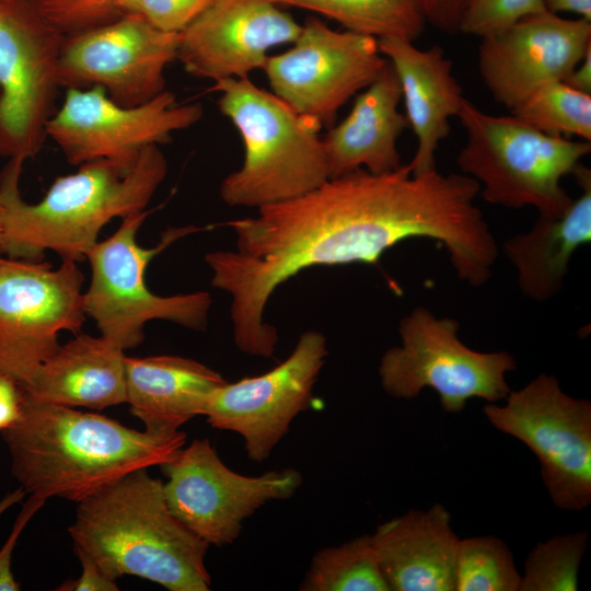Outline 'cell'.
<instances>
[{
	"mask_svg": "<svg viewBox=\"0 0 591 591\" xmlns=\"http://www.w3.org/2000/svg\"><path fill=\"white\" fill-rule=\"evenodd\" d=\"M257 209L254 217L228 222L234 251L210 252L205 260L211 285L232 299L236 347L263 358L271 357L278 343L264 310L282 282L312 266L376 265L404 240L436 239L442 224L433 190L406 165L383 174L358 169Z\"/></svg>",
	"mask_w": 591,
	"mask_h": 591,
	"instance_id": "obj_1",
	"label": "cell"
},
{
	"mask_svg": "<svg viewBox=\"0 0 591 591\" xmlns=\"http://www.w3.org/2000/svg\"><path fill=\"white\" fill-rule=\"evenodd\" d=\"M21 396L20 416L2 433L14 477L45 500L80 502L132 471L160 466L186 442L181 430L138 431L100 414Z\"/></svg>",
	"mask_w": 591,
	"mask_h": 591,
	"instance_id": "obj_2",
	"label": "cell"
},
{
	"mask_svg": "<svg viewBox=\"0 0 591 591\" xmlns=\"http://www.w3.org/2000/svg\"><path fill=\"white\" fill-rule=\"evenodd\" d=\"M24 160L11 158L0 173L3 219L0 253L42 259L46 251L61 260L81 262L114 218L146 210L167 172L159 146L146 148L130 164L97 160L57 177L37 204L21 197Z\"/></svg>",
	"mask_w": 591,
	"mask_h": 591,
	"instance_id": "obj_3",
	"label": "cell"
},
{
	"mask_svg": "<svg viewBox=\"0 0 591 591\" xmlns=\"http://www.w3.org/2000/svg\"><path fill=\"white\" fill-rule=\"evenodd\" d=\"M68 532L113 579L125 575L170 591H208L209 544L170 510L163 483L139 468L78 502Z\"/></svg>",
	"mask_w": 591,
	"mask_h": 591,
	"instance_id": "obj_4",
	"label": "cell"
},
{
	"mask_svg": "<svg viewBox=\"0 0 591 591\" xmlns=\"http://www.w3.org/2000/svg\"><path fill=\"white\" fill-rule=\"evenodd\" d=\"M218 105L239 130L242 166L221 183L222 200L255 207L303 195L329 178L318 121L296 113L282 100L247 77L216 81Z\"/></svg>",
	"mask_w": 591,
	"mask_h": 591,
	"instance_id": "obj_5",
	"label": "cell"
},
{
	"mask_svg": "<svg viewBox=\"0 0 591 591\" xmlns=\"http://www.w3.org/2000/svg\"><path fill=\"white\" fill-rule=\"evenodd\" d=\"M457 116L467 138L456 163L487 202L533 207L540 216H557L569 206L560 182L590 153V141L547 135L513 115L487 114L466 99Z\"/></svg>",
	"mask_w": 591,
	"mask_h": 591,
	"instance_id": "obj_6",
	"label": "cell"
},
{
	"mask_svg": "<svg viewBox=\"0 0 591 591\" xmlns=\"http://www.w3.org/2000/svg\"><path fill=\"white\" fill-rule=\"evenodd\" d=\"M149 213L143 210L121 218L119 228L97 241L85 257L91 280L83 292L84 312L94 320L101 336L124 351L144 340V325L152 320L205 331L212 302L206 291L159 296L148 288L146 271L151 259L173 242L202 230L172 227L154 247H142L137 233Z\"/></svg>",
	"mask_w": 591,
	"mask_h": 591,
	"instance_id": "obj_7",
	"label": "cell"
},
{
	"mask_svg": "<svg viewBox=\"0 0 591 591\" xmlns=\"http://www.w3.org/2000/svg\"><path fill=\"white\" fill-rule=\"evenodd\" d=\"M460 323L415 308L398 324L401 344L381 357L379 375L385 393L412 399L432 389L445 413L457 414L471 398L498 403L509 394L506 374L518 368L506 350L482 352L463 344Z\"/></svg>",
	"mask_w": 591,
	"mask_h": 591,
	"instance_id": "obj_8",
	"label": "cell"
},
{
	"mask_svg": "<svg viewBox=\"0 0 591 591\" xmlns=\"http://www.w3.org/2000/svg\"><path fill=\"white\" fill-rule=\"evenodd\" d=\"M503 404L483 413L498 431L525 444L540 463L553 505L581 511L591 503V403L567 394L558 379L542 372L510 391Z\"/></svg>",
	"mask_w": 591,
	"mask_h": 591,
	"instance_id": "obj_9",
	"label": "cell"
},
{
	"mask_svg": "<svg viewBox=\"0 0 591 591\" xmlns=\"http://www.w3.org/2000/svg\"><path fill=\"white\" fill-rule=\"evenodd\" d=\"M83 282L77 262L61 260L54 268L0 253L1 372L28 383L59 348V333H79L86 320Z\"/></svg>",
	"mask_w": 591,
	"mask_h": 591,
	"instance_id": "obj_10",
	"label": "cell"
},
{
	"mask_svg": "<svg viewBox=\"0 0 591 591\" xmlns=\"http://www.w3.org/2000/svg\"><path fill=\"white\" fill-rule=\"evenodd\" d=\"M173 514L209 545L232 544L245 519L273 500L292 497L302 484L294 468L246 476L229 468L208 439L179 448L160 465Z\"/></svg>",
	"mask_w": 591,
	"mask_h": 591,
	"instance_id": "obj_11",
	"label": "cell"
},
{
	"mask_svg": "<svg viewBox=\"0 0 591 591\" xmlns=\"http://www.w3.org/2000/svg\"><path fill=\"white\" fill-rule=\"evenodd\" d=\"M65 40L26 0H0V155L35 157L60 88Z\"/></svg>",
	"mask_w": 591,
	"mask_h": 591,
	"instance_id": "obj_12",
	"label": "cell"
},
{
	"mask_svg": "<svg viewBox=\"0 0 591 591\" xmlns=\"http://www.w3.org/2000/svg\"><path fill=\"white\" fill-rule=\"evenodd\" d=\"M387 62L376 38L335 31L311 18L291 48L268 56L262 69L277 97L296 113L329 126L338 109L370 85Z\"/></svg>",
	"mask_w": 591,
	"mask_h": 591,
	"instance_id": "obj_13",
	"label": "cell"
},
{
	"mask_svg": "<svg viewBox=\"0 0 591 591\" xmlns=\"http://www.w3.org/2000/svg\"><path fill=\"white\" fill-rule=\"evenodd\" d=\"M202 114L200 103L177 104L169 90L126 107L102 88L66 89L46 134L72 165L97 160L130 164L146 148L169 143L174 132L197 124Z\"/></svg>",
	"mask_w": 591,
	"mask_h": 591,
	"instance_id": "obj_14",
	"label": "cell"
},
{
	"mask_svg": "<svg viewBox=\"0 0 591 591\" xmlns=\"http://www.w3.org/2000/svg\"><path fill=\"white\" fill-rule=\"evenodd\" d=\"M178 33L138 13L65 36L58 82L65 89L102 88L118 105L147 103L165 91V69L176 59Z\"/></svg>",
	"mask_w": 591,
	"mask_h": 591,
	"instance_id": "obj_15",
	"label": "cell"
},
{
	"mask_svg": "<svg viewBox=\"0 0 591 591\" xmlns=\"http://www.w3.org/2000/svg\"><path fill=\"white\" fill-rule=\"evenodd\" d=\"M327 354L322 333H302L289 357L270 371L216 389L204 416L211 427L241 436L248 459L266 460L292 420L310 407Z\"/></svg>",
	"mask_w": 591,
	"mask_h": 591,
	"instance_id": "obj_16",
	"label": "cell"
},
{
	"mask_svg": "<svg viewBox=\"0 0 591 591\" xmlns=\"http://www.w3.org/2000/svg\"><path fill=\"white\" fill-rule=\"evenodd\" d=\"M590 49V21L545 10L482 37L478 67L494 99L511 111L542 85L564 81Z\"/></svg>",
	"mask_w": 591,
	"mask_h": 591,
	"instance_id": "obj_17",
	"label": "cell"
},
{
	"mask_svg": "<svg viewBox=\"0 0 591 591\" xmlns=\"http://www.w3.org/2000/svg\"><path fill=\"white\" fill-rule=\"evenodd\" d=\"M301 27L274 0H213L178 33L176 59L197 78H244L263 68L270 48L292 44Z\"/></svg>",
	"mask_w": 591,
	"mask_h": 591,
	"instance_id": "obj_18",
	"label": "cell"
},
{
	"mask_svg": "<svg viewBox=\"0 0 591 591\" xmlns=\"http://www.w3.org/2000/svg\"><path fill=\"white\" fill-rule=\"evenodd\" d=\"M370 536L391 591H454L460 537L445 506L410 509L378 525Z\"/></svg>",
	"mask_w": 591,
	"mask_h": 591,
	"instance_id": "obj_19",
	"label": "cell"
},
{
	"mask_svg": "<svg viewBox=\"0 0 591 591\" xmlns=\"http://www.w3.org/2000/svg\"><path fill=\"white\" fill-rule=\"evenodd\" d=\"M381 54L396 72L406 118L417 138L408 163L413 175L436 171V150L449 136L450 118L457 116L464 101L452 74V62L439 46L419 49L401 38L378 39Z\"/></svg>",
	"mask_w": 591,
	"mask_h": 591,
	"instance_id": "obj_20",
	"label": "cell"
},
{
	"mask_svg": "<svg viewBox=\"0 0 591 591\" xmlns=\"http://www.w3.org/2000/svg\"><path fill=\"white\" fill-rule=\"evenodd\" d=\"M401 101L398 77L387 62L382 73L357 96L346 118L322 137L329 178L358 169L383 174L402 166L397 139L408 121L398 109Z\"/></svg>",
	"mask_w": 591,
	"mask_h": 591,
	"instance_id": "obj_21",
	"label": "cell"
},
{
	"mask_svg": "<svg viewBox=\"0 0 591 591\" xmlns=\"http://www.w3.org/2000/svg\"><path fill=\"white\" fill-rule=\"evenodd\" d=\"M572 175L580 196L560 215L540 216L528 232L502 245L520 290L533 301H546L560 291L573 253L591 242V172L580 163Z\"/></svg>",
	"mask_w": 591,
	"mask_h": 591,
	"instance_id": "obj_22",
	"label": "cell"
},
{
	"mask_svg": "<svg viewBox=\"0 0 591 591\" xmlns=\"http://www.w3.org/2000/svg\"><path fill=\"white\" fill-rule=\"evenodd\" d=\"M126 356L104 337L78 334L37 369L28 398L67 407L104 409L126 403Z\"/></svg>",
	"mask_w": 591,
	"mask_h": 591,
	"instance_id": "obj_23",
	"label": "cell"
},
{
	"mask_svg": "<svg viewBox=\"0 0 591 591\" xmlns=\"http://www.w3.org/2000/svg\"><path fill=\"white\" fill-rule=\"evenodd\" d=\"M126 403L147 430L176 431L204 415L211 393L227 381L220 373L179 356L126 357Z\"/></svg>",
	"mask_w": 591,
	"mask_h": 591,
	"instance_id": "obj_24",
	"label": "cell"
},
{
	"mask_svg": "<svg viewBox=\"0 0 591 591\" xmlns=\"http://www.w3.org/2000/svg\"><path fill=\"white\" fill-rule=\"evenodd\" d=\"M277 4L318 13L347 31L376 39L414 42L427 18L420 0H274Z\"/></svg>",
	"mask_w": 591,
	"mask_h": 591,
	"instance_id": "obj_25",
	"label": "cell"
},
{
	"mask_svg": "<svg viewBox=\"0 0 591 591\" xmlns=\"http://www.w3.org/2000/svg\"><path fill=\"white\" fill-rule=\"evenodd\" d=\"M302 591H391L370 534L318 551L300 586Z\"/></svg>",
	"mask_w": 591,
	"mask_h": 591,
	"instance_id": "obj_26",
	"label": "cell"
},
{
	"mask_svg": "<svg viewBox=\"0 0 591 591\" xmlns=\"http://www.w3.org/2000/svg\"><path fill=\"white\" fill-rule=\"evenodd\" d=\"M511 114L551 136L591 140V94L564 81L542 85L515 105Z\"/></svg>",
	"mask_w": 591,
	"mask_h": 591,
	"instance_id": "obj_27",
	"label": "cell"
},
{
	"mask_svg": "<svg viewBox=\"0 0 591 591\" xmlns=\"http://www.w3.org/2000/svg\"><path fill=\"white\" fill-rule=\"evenodd\" d=\"M454 591H519L521 572L508 544L495 535L459 538Z\"/></svg>",
	"mask_w": 591,
	"mask_h": 591,
	"instance_id": "obj_28",
	"label": "cell"
},
{
	"mask_svg": "<svg viewBox=\"0 0 591 591\" xmlns=\"http://www.w3.org/2000/svg\"><path fill=\"white\" fill-rule=\"evenodd\" d=\"M589 533L576 531L538 542L524 560L519 591H576Z\"/></svg>",
	"mask_w": 591,
	"mask_h": 591,
	"instance_id": "obj_29",
	"label": "cell"
},
{
	"mask_svg": "<svg viewBox=\"0 0 591 591\" xmlns=\"http://www.w3.org/2000/svg\"><path fill=\"white\" fill-rule=\"evenodd\" d=\"M50 26L76 35L134 13L136 0H26Z\"/></svg>",
	"mask_w": 591,
	"mask_h": 591,
	"instance_id": "obj_30",
	"label": "cell"
},
{
	"mask_svg": "<svg viewBox=\"0 0 591 591\" xmlns=\"http://www.w3.org/2000/svg\"><path fill=\"white\" fill-rule=\"evenodd\" d=\"M545 10L544 0H462L457 30L482 38Z\"/></svg>",
	"mask_w": 591,
	"mask_h": 591,
	"instance_id": "obj_31",
	"label": "cell"
},
{
	"mask_svg": "<svg viewBox=\"0 0 591 591\" xmlns=\"http://www.w3.org/2000/svg\"><path fill=\"white\" fill-rule=\"evenodd\" d=\"M213 0H136L134 13L157 28L179 33L201 14Z\"/></svg>",
	"mask_w": 591,
	"mask_h": 591,
	"instance_id": "obj_32",
	"label": "cell"
},
{
	"mask_svg": "<svg viewBox=\"0 0 591 591\" xmlns=\"http://www.w3.org/2000/svg\"><path fill=\"white\" fill-rule=\"evenodd\" d=\"M45 501L38 496L31 495L30 499L23 505L8 540L0 548V591L20 590V584L16 582L11 569L13 549L23 529Z\"/></svg>",
	"mask_w": 591,
	"mask_h": 591,
	"instance_id": "obj_33",
	"label": "cell"
},
{
	"mask_svg": "<svg viewBox=\"0 0 591 591\" xmlns=\"http://www.w3.org/2000/svg\"><path fill=\"white\" fill-rule=\"evenodd\" d=\"M82 566V572L77 580H68L58 591H117L116 580L106 575L99 564L84 551L76 548Z\"/></svg>",
	"mask_w": 591,
	"mask_h": 591,
	"instance_id": "obj_34",
	"label": "cell"
},
{
	"mask_svg": "<svg viewBox=\"0 0 591 591\" xmlns=\"http://www.w3.org/2000/svg\"><path fill=\"white\" fill-rule=\"evenodd\" d=\"M21 385L0 371V431L11 427L21 413Z\"/></svg>",
	"mask_w": 591,
	"mask_h": 591,
	"instance_id": "obj_35",
	"label": "cell"
},
{
	"mask_svg": "<svg viewBox=\"0 0 591 591\" xmlns=\"http://www.w3.org/2000/svg\"><path fill=\"white\" fill-rule=\"evenodd\" d=\"M427 21L437 27L452 32L457 31L462 0H420Z\"/></svg>",
	"mask_w": 591,
	"mask_h": 591,
	"instance_id": "obj_36",
	"label": "cell"
},
{
	"mask_svg": "<svg viewBox=\"0 0 591 591\" xmlns=\"http://www.w3.org/2000/svg\"><path fill=\"white\" fill-rule=\"evenodd\" d=\"M564 82L578 91L591 94V49Z\"/></svg>",
	"mask_w": 591,
	"mask_h": 591,
	"instance_id": "obj_37",
	"label": "cell"
},
{
	"mask_svg": "<svg viewBox=\"0 0 591 591\" xmlns=\"http://www.w3.org/2000/svg\"><path fill=\"white\" fill-rule=\"evenodd\" d=\"M544 5L552 13L571 12L591 22V0H544Z\"/></svg>",
	"mask_w": 591,
	"mask_h": 591,
	"instance_id": "obj_38",
	"label": "cell"
},
{
	"mask_svg": "<svg viewBox=\"0 0 591 591\" xmlns=\"http://www.w3.org/2000/svg\"><path fill=\"white\" fill-rule=\"evenodd\" d=\"M25 490L21 487L13 493L8 494L1 501H0V515L8 510L11 506L14 503L21 501L25 495Z\"/></svg>",
	"mask_w": 591,
	"mask_h": 591,
	"instance_id": "obj_39",
	"label": "cell"
},
{
	"mask_svg": "<svg viewBox=\"0 0 591 591\" xmlns=\"http://www.w3.org/2000/svg\"><path fill=\"white\" fill-rule=\"evenodd\" d=\"M2 219H3V205L0 199V236H1V229H2Z\"/></svg>",
	"mask_w": 591,
	"mask_h": 591,
	"instance_id": "obj_40",
	"label": "cell"
}]
</instances>
